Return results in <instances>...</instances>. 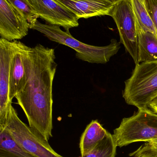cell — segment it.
<instances>
[{"mask_svg": "<svg viewBox=\"0 0 157 157\" xmlns=\"http://www.w3.org/2000/svg\"><path fill=\"white\" fill-rule=\"evenodd\" d=\"M55 51L37 44L25 59L27 81L15 96L29 126L49 141L52 137L53 84L57 70Z\"/></svg>", "mask_w": 157, "mask_h": 157, "instance_id": "obj_1", "label": "cell"}, {"mask_svg": "<svg viewBox=\"0 0 157 157\" xmlns=\"http://www.w3.org/2000/svg\"><path fill=\"white\" fill-rule=\"evenodd\" d=\"M30 29L40 32L51 41L72 48L76 52L77 58L89 63L105 64L120 48V42L114 39L112 40L110 44L105 46L85 44L73 37L70 31H63L59 26L42 24L38 20L30 25Z\"/></svg>", "mask_w": 157, "mask_h": 157, "instance_id": "obj_2", "label": "cell"}, {"mask_svg": "<svg viewBox=\"0 0 157 157\" xmlns=\"http://www.w3.org/2000/svg\"><path fill=\"white\" fill-rule=\"evenodd\" d=\"M123 97L127 104L138 109L148 108L157 98V60L135 64L131 77L125 81Z\"/></svg>", "mask_w": 157, "mask_h": 157, "instance_id": "obj_3", "label": "cell"}, {"mask_svg": "<svg viewBox=\"0 0 157 157\" xmlns=\"http://www.w3.org/2000/svg\"><path fill=\"white\" fill-rule=\"evenodd\" d=\"M113 135L120 147L157 139V114L148 108L138 109L132 116L123 119Z\"/></svg>", "mask_w": 157, "mask_h": 157, "instance_id": "obj_4", "label": "cell"}, {"mask_svg": "<svg viewBox=\"0 0 157 157\" xmlns=\"http://www.w3.org/2000/svg\"><path fill=\"white\" fill-rule=\"evenodd\" d=\"M14 140L25 151L35 157H64L56 153L49 142L21 121L10 106L5 124Z\"/></svg>", "mask_w": 157, "mask_h": 157, "instance_id": "obj_5", "label": "cell"}, {"mask_svg": "<svg viewBox=\"0 0 157 157\" xmlns=\"http://www.w3.org/2000/svg\"><path fill=\"white\" fill-rule=\"evenodd\" d=\"M109 16L118 28L120 43L132 58L135 64L139 63V40L136 18L131 0H120L115 4Z\"/></svg>", "mask_w": 157, "mask_h": 157, "instance_id": "obj_6", "label": "cell"}, {"mask_svg": "<svg viewBox=\"0 0 157 157\" xmlns=\"http://www.w3.org/2000/svg\"><path fill=\"white\" fill-rule=\"evenodd\" d=\"M29 1L37 15L47 24L62 27L65 31L79 25L76 15L56 0Z\"/></svg>", "mask_w": 157, "mask_h": 157, "instance_id": "obj_7", "label": "cell"}, {"mask_svg": "<svg viewBox=\"0 0 157 157\" xmlns=\"http://www.w3.org/2000/svg\"><path fill=\"white\" fill-rule=\"evenodd\" d=\"M30 24L25 16L6 0H0V36L8 41L22 39Z\"/></svg>", "mask_w": 157, "mask_h": 157, "instance_id": "obj_8", "label": "cell"}, {"mask_svg": "<svg viewBox=\"0 0 157 157\" xmlns=\"http://www.w3.org/2000/svg\"><path fill=\"white\" fill-rule=\"evenodd\" d=\"M14 49V42L0 38V125L6 123L12 102L9 99L10 63Z\"/></svg>", "mask_w": 157, "mask_h": 157, "instance_id": "obj_9", "label": "cell"}, {"mask_svg": "<svg viewBox=\"0 0 157 157\" xmlns=\"http://www.w3.org/2000/svg\"><path fill=\"white\" fill-rule=\"evenodd\" d=\"M14 49L10 66L9 80V99L12 102L14 98L20 92L27 81L25 61L30 47L21 41L14 40Z\"/></svg>", "mask_w": 157, "mask_h": 157, "instance_id": "obj_10", "label": "cell"}, {"mask_svg": "<svg viewBox=\"0 0 157 157\" xmlns=\"http://www.w3.org/2000/svg\"><path fill=\"white\" fill-rule=\"evenodd\" d=\"M73 12L79 19L109 15L120 0H56Z\"/></svg>", "mask_w": 157, "mask_h": 157, "instance_id": "obj_11", "label": "cell"}, {"mask_svg": "<svg viewBox=\"0 0 157 157\" xmlns=\"http://www.w3.org/2000/svg\"><path fill=\"white\" fill-rule=\"evenodd\" d=\"M108 133L98 120H93L86 127L80 137L79 148L81 156L90 152Z\"/></svg>", "mask_w": 157, "mask_h": 157, "instance_id": "obj_12", "label": "cell"}, {"mask_svg": "<svg viewBox=\"0 0 157 157\" xmlns=\"http://www.w3.org/2000/svg\"><path fill=\"white\" fill-rule=\"evenodd\" d=\"M139 63L157 60V35L137 28Z\"/></svg>", "mask_w": 157, "mask_h": 157, "instance_id": "obj_13", "label": "cell"}, {"mask_svg": "<svg viewBox=\"0 0 157 157\" xmlns=\"http://www.w3.org/2000/svg\"><path fill=\"white\" fill-rule=\"evenodd\" d=\"M0 157H35L23 149L11 136L5 125H0Z\"/></svg>", "mask_w": 157, "mask_h": 157, "instance_id": "obj_14", "label": "cell"}, {"mask_svg": "<svg viewBox=\"0 0 157 157\" xmlns=\"http://www.w3.org/2000/svg\"><path fill=\"white\" fill-rule=\"evenodd\" d=\"M131 2L137 28L157 35L156 29L147 7L146 0H131Z\"/></svg>", "mask_w": 157, "mask_h": 157, "instance_id": "obj_15", "label": "cell"}, {"mask_svg": "<svg viewBox=\"0 0 157 157\" xmlns=\"http://www.w3.org/2000/svg\"><path fill=\"white\" fill-rule=\"evenodd\" d=\"M117 147L113 135L109 132L90 152L79 157H115Z\"/></svg>", "mask_w": 157, "mask_h": 157, "instance_id": "obj_16", "label": "cell"}, {"mask_svg": "<svg viewBox=\"0 0 157 157\" xmlns=\"http://www.w3.org/2000/svg\"><path fill=\"white\" fill-rule=\"evenodd\" d=\"M22 13L30 25H33L37 21L39 17L35 13L29 0H6Z\"/></svg>", "mask_w": 157, "mask_h": 157, "instance_id": "obj_17", "label": "cell"}, {"mask_svg": "<svg viewBox=\"0 0 157 157\" xmlns=\"http://www.w3.org/2000/svg\"><path fill=\"white\" fill-rule=\"evenodd\" d=\"M131 157H157V149L152 146L148 142H145L136 150L130 153Z\"/></svg>", "mask_w": 157, "mask_h": 157, "instance_id": "obj_18", "label": "cell"}, {"mask_svg": "<svg viewBox=\"0 0 157 157\" xmlns=\"http://www.w3.org/2000/svg\"><path fill=\"white\" fill-rule=\"evenodd\" d=\"M147 7L156 29L157 34V0H146Z\"/></svg>", "mask_w": 157, "mask_h": 157, "instance_id": "obj_19", "label": "cell"}, {"mask_svg": "<svg viewBox=\"0 0 157 157\" xmlns=\"http://www.w3.org/2000/svg\"><path fill=\"white\" fill-rule=\"evenodd\" d=\"M148 107L152 111L157 114V98L149 104Z\"/></svg>", "mask_w": 157, "mask_h": 157, "instance_id": "obj_20", "label": "cell"}, {"mask_svg": "<svg viewBox=\"0 0 157 157\" xmlns=\"http://www.w3.org/2000/svg\"><path fill=\"white\" fill-rule=\"evenodd\" d=\"M148 142L149 144H150L153 147L157 149V139L151 140V141H148V142Z\"/></svg>", "mask_w": 157, "mask_h": 157, "instance_id": "obj_21", "label": "cell"}]
</instances>
